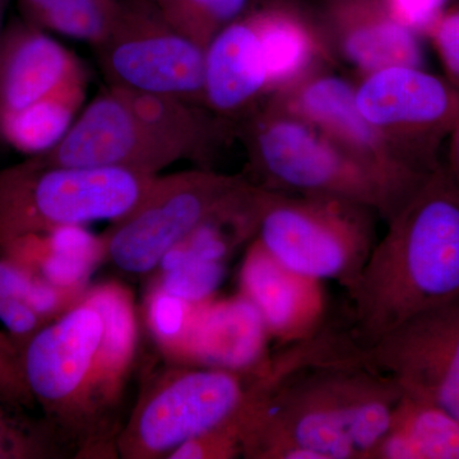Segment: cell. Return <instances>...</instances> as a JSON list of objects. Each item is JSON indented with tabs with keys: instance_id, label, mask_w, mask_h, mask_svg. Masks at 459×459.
<instances>
[{
	"instance_id": "cell-1",
	"label": "cell",
	"mask_w": 459,
	"mask_h": 459,
	"mask_svg": "<svg viewBox=\"0 0 459 459\" xmlns=\"http://www.w3.org/2000/svg\"><path fill=\"white\" fill-rule=\"evenodd\" d=\"M347 292L350 337L360 347L459 298V181L448 166L434 169L392 216Z\"/></svg>"
},
{
	"instance_id": "cell-2",
	"label": "cell",
	"mask_w": 459,
	"mask_h": 459,
	"mask_svg": "<svg viewBox=\"0 0 459 459\" xmlns=\"http://www.w3.org/2000/svg\"><path fill=\"white\" fill-rule=\"evenodd\" d=\"M262 188L347 199L367 205L386 222L397 212L385 186L322 129L264 100L235 124Z\"/></svg>"
},
{
	"instance_id": "cell-3",
	"label": "cell",
	"mask_w": 459,
	"mask_h": 459,
	"mask_svg": "<svg viewBox=\"0 0 459 459\" xmlns=\"http://www.w3.org/2000/svg\"><path fill=\"white\" fill-rule=\"evenodd\" d=\"M157 175L126 169L42 164L0 170V246L30 234L114 222L137 205Z\"/></svg>"
},
{
	"instance_id": "cell-4",
	"label": "cell",
	"mask_w": 459,
	"mask_h": 459,
	"mask_svg": "<svg viewBox=\"0 0 459 459\" xmlns=\"http://www.w3.org/2000/svg\"><path fill=\"white\" fill-rule=\"evenodd\" d=\"M255 371L179 368L147 385L117 437L124 459L166 458L193 437L212 431L246 407L264 380Z\"/></svg>"
},
{
	"instance_id": "cell-5",
	"label": "cell",
	"mask_w": 459,
	"mask_h": 459,
	"mask_svg": "<svg viewBox=\"0 0 459 459\" xmlns=\"http://www.w3.org/2000/svg\"><path fill=\"white\" fill-rule=\"evenodd\" d=\"M376 213L347 199L268 189L256 238L290 270L349 290L376 246Z\"/></svg>"
},
{
	"instance_id": "cell-6",
	"label": "cell",
	"mask_w": 459,
	"mask_h": 459,
	"mask_svg": "<svg viewBox=\"0 0 459 459\" xmlns=\"http://www.w3.org/2000/svg\"><path fill=\"white\" fill-rule=\"evenodd\" d=\"M247 181L208 168L157 175L137 205L100 237L105 261L129 274L156 271L169 250Z\"/></svg>"
},
{
	"instance_id": "cell-7",
	"label": "cell",
	"mask_w": 459,
	"mask_h": 459,
	"mask_svg": "<svg viewBox=\"0 0 459 459\" xmlns=\"http://www.w3.org/2000/svg\"><path fill=\"white\" fill-rule=\"evenodd\" d=\"M96 51L108 86L204 107L205 50L175 30L156 3L120 0Z\"/></svg>"
},
{
	"instance_id": "cell-8",
	"label": "cell",
	"mask_w": 459,
	"mask_h": 459,
	"mask_svg": "<svg viewBox=\"0 0 459 459\" xmlns=\"http://www.w3.org/2000/svg\"><path fill=\"white\" fill-rule=\"evenodd\" d=\"M102 334L101 313L82 296L21 350L27 386L44 413L45 427L72 455H77L81 412Z\"/></svg>"
},
{
	"instance_id": "cell-9",
	"label": "cell",
	"mask_w": 459,
	"mask_h": 459,
	"mask_svg": "<svg viewBox=\"0 0 459 459\" xmlns=\"http://www.w3.org/2000/svg\"><path fill=\"white\" fill-rule=\"evenodd\" d=\"M359 111L386 141L424 170L437 168L440 151L459 120V90L422 66L394 65L359 78Z\"/></svg>"
},
{
	"instance_id": "cell-10",
	"label": "cell",
	"mask_w": 459,
	"mask_h": 459,
	"mask_svg": "<svg viewBox=\"0 0 459 459\" xmlns=\"http://www.w3.org/2000/svg\"><path fill=\"white\" fill-rule=\"evenodd\" d=\"M349 364L385 374L404 394L459 421V298L419 314L369 346L353 343Z\"/></svg>"
},
{
	"instance_id": "cell-11",
	"label": "cell",
	"mask_w": 459,
	"mask_h": 459,
	"mask_svg": "<svg viewBox=\"0 0 459 459\" xmlns=\"http://www.w3.org/2000/svg\"><path fill=\"white\" fill-rule=\"evenodd\" d=\"M268 100L313 123L337 142L379 180L398 210L433 171L413 164L386 141L356 107L355 84L329 69Z\"/></svg>"
},
{
	"instance_id": "cell-12",
	"label": "cell",
	"mask_w": 459,
	"mask_h": 459,
	"mask_svg": "<svg viewBox=\"0 0 459 459\" xmlns=\"http://www.w3.org/2000/svg\"><path fill=\"white\" fill-rule=\"evenodd\" d=\"M84 298L104 319L89 388L81 412L75 458L119 457L117 442L122 407L138 347V313L132 290L117 281L89 286Z\"/></svg>"
},
{
	"instance_id": "cell-13",
	"label": "cell",
	"mask_w": 459,
	"mask_h": 459,
	"mask_svg": "<svg viewBox=\"0 0 459 459\" xmlns=\"http://www.w3.org/2000/svg\"><path fill=\"white\" fill-rule=\"evenodd\" d=\"M32 157L48 165L126 169L152 175L186 160L113 86L92 100L53 150Z\"/></svg>"
},
{
	"instance_id": "cell-14",
	"label": "cell",
	"mask_w": 459,
	"mask_h": 459,
	"mask_svg": "<svg viewBox=\"0 0 459 459\" xmlns=\"http://www.w3.org/2000/svg\"><path fill=\"white\" fill-rule=\"evenodd\" d=\"M310 7L334 65L359 78L386 66L424 68L421 36L398 20L389 0H316Z\"/></svg>"
},
{
	"instance_id": "cell-15",
	"label": "cell",
	"mask_w": 459,
	"mask_h": 459,
	"mask_svg": "<svg viewBox=\"0 0 459 459\" xmlns=\"http://www.w3.org/2000/svg\"><path fill=\"white\" fill-rule=\"evenodd\" d=\"M238 283L240 294L261 313L271 338L299 343L319 333L327 307L322 281L287 268L256 237L247 247Z\"/></svg>"
},
{
	"instance_id": "cell-16",
	"label": "cell",
	"mask_w": 459,
	"mask_h": 459,
	"mask_svg": "<svg viewBox=\"0 0 459 459\" xmlns=\"http://www.w3.org/2000/svg\"><path fill=\"white\" fill-rule=\"evenodd\" d=\"M270 332L246 296L204 301L195 307L192 325L175 364L231 371L262 369Z\"/></svg>"
},
{
	"instance_id": "cell-17",
	"label": "cell",
	"mask_w": 459,
	"mask_h": 459,
	"mask_svg": "<svg viewBox=\"0 0 459 459\" xmlns=\"http://www.w3.org/2000/svg\"><path fill=\"white\" fill-rule=\"evenodd\" d=\"M47 30L17 21L0 36V115L12 113L56 91L89 81L86 65Z\"/></svg>"
},
{
	"instance_id": "cell-18",
	"label": "cell",
	"mask_w": 459,
	"mask_h": 459,
	"mask_svg": "<svg viewBox=\"0 0 459 459\" xmlns=\"http://www.w3.org/2000/svg\"><path fill=\"white\" fill-rule=\"evenodd\" d=\"M270 95L264 54L250 8L205 48L204 107L235 126Z\"/></svg>"
},
{
	"instance_id": "cell-19",
	"label": "cell",
	"mask_w": 459,
	"mask_h": 459,
	"mask_svg": "<svg viewBox=\"0 0 459 459\" xmlns=\"http://www.w3.org/2000/svg\"><path fill=\"white\" fill-rule=\"evenodd\" d=\"M271 95L334 65L312 7L300 0H256L252 7Z\"/></svg>"
},
{
	"instance_id": "cell-20",
	"label": "cell",
	"mask_w": 459,
	"mask_h": 459,
	"mask_svg": "<svg viewBox=\"0 0 459 459\" xmlns=\"http://www.w3.org/2000/svg\"><path fill=\"white\" fill-rule=\"evenodd\" d=\"M0 256L51 285L82 294L93 271L105 261L101 238L82 225L13 238L0 246Z\"/></svg>"
},
{
	"instance_id": "cell-21",
	"label": "cell",
	"mask_w": 459,
	"mask_h": 459,
	"mask_svg": "<svg viewBox=\"0 0 459 459\" xmlns=\"http://www.w3.org/2000/svg\"><path fill=\"white\" fill-rule=\"evenodd\" d=\"M267 193V189L247 181L169 250L156 271L170 270L190 259L228 263L258 234Z\"/></svg>"
},
{
	"instance_id": "cell-22",
	"label": "cell",
	"mask_w": 459,
	"mask_h": 459,
	"mask_svg": "<svg viewBox=\"0 0 459 459\" xmlns=\"http://www.w3.org/2000/svg\"><path fill=\"white\" fill-rule=\"evenodd\" d=\"M369 459H459V421L437 404L403 394Z\"/></svg>"
},
{
	"instance_id": "cell-23",
	"label": "cell",
	"mask_w": 459,
	"mask_h": 459,
	"mask_svg": "<svg viewBox=\"0 0 459 459\" xmlns=\"http://www.w3.org/2000/svg\"><path fill=\"white\" fill-rule=\"evenodd\" d=\"M87 82L68 84L29 107L0 115V137L30 156L53 150L77 119Z\"/></svg>"
},
{
	"instance_id": "cell-24",
	"label": "cell",
	"mask_w": 459,
	"mask_h": 459,
	"mask_svg": "<svg viewBox=\"0 0 459 459\" xmlns=\"http://www.w3.org/2000/svg\"><path fill=\"white\" fill-rule=\"evenodd\" d=\"M26 20L48 31L99 48L108 38L120 0H18Z\"/></svg>"
},
{
	"instance_id": "cell-25",
	"label": "cell",
	"mask_w": 459,
	"mask_h": 459,
	"mask_svg": "<svg viewBox=\"0 0 459 459\" xmlns=\"http://www.w3.org/2000/svg\"><path fill=\"white\" fill-rule=\"evenodd\" d=\"M256 0H157L162 16L175 30L205 48Z\"/></svg>"
},
{
	"instance_id": "cell-26",
	"label": "cell",
	"mask_w": 459,
	"mask_h": 459,
	"mask_svg": "<svg viewBox=\"0 0 459 459\" xmlns=\"http://www.w3.org/2000/svg\"><path fill=\"white\" fill-rule=\"evenodd\" d=\"M197 305L186 303L156 286H151L148 291L147 327L160 351L174 364L192 325Z\"/></svg>"
},
{
	"instance_id": "cell-27",
	"label": "cell",
	"mask_w": 459,
	"mask_h": 459,
	"mask_svg": "<svg viewBox=\"0 0 459 459\" xmlns=\"http://www.w3.org/2000/svg\"><path fill=\"white\" fill-rule=\"evenodd\" d=\"M226 274V263L190 259L170 270L156 271L152 285L190 304L211 300Z\"/></svg>"
},
{
	"instance_id": "cell-28",
	"label": "cell",
	"mask_w": 459,
	"mask_h": 459,
	"mask_svg": "<svg viewBox=\"0 0 459 459\" xmlns=\"http://www.w3.org/2000/svg\"><path fill=\"white\" fill-rule=\"evenodd\" d=\"M241 455L240 412L231 421L188 440L168 459H231Z\"/></svg>"
},
{
	"instance_id": "cell-29",
	"label": "cell",
	"mask_w": 459,
	"mask_h": 459,
	"mask_svg": "<svg viewBox=\"0 0 459 459\" xmlns=\"http://www.w3.org/2000/svg\"><path fill=\"white\" fill-rule=\"evenodd\" d=\"M0 402L18 411L35 404L22 368L20 344L9 333L0 331Z\"/></svg>"
},
{
	"instance_id": "cell-30",
	"label": "cell",
	"mask_w": 459,
	"mask_h": 459,
	"mask_svg": "<svg viewBox=\"0 0 459 459\" xmlns=\"http://www.w3.org/2000/svg\"><path fill=\"white\" fill-rule=\"evenodd\" d=\"M425 38L430 41L444 78L459 90V2H453L437 17Z\"/></svg>"
},
{
	"instance_id": "cell-31",
	"label": "cell",
	"mask_w": 459,
	"mask_h": 459,
	"mask_svg": "<svg viewBox=\"0 0 459 459\" xmlns=\"http://www.w3.org/2000/svg\"><path fill=\"white\" fill-rule=\"evenodd\" d=\"M0 320L21 350L26 341L48 323L26 301L9 296H0Z\"/></svg>"
},
{
	"instance_id": "cell-32",
	"label": "cell",
	"mask_w": 459,
	"mask_h": 459,
	"mask_svg": "<svg viewBox=\"0 0 459 459\" xmlns=\"http://www.w3.org/2000/svg\"><path fill=\"white\" fill-rule=\"evenodd\" d=\"M395 16L425 38L437 17L455 0H389Z\"/></svg>"
},
{
	"instance_id": "cell-33",
	"label": "cell",
	"mask_w": 459,
	"mask_h": 459,
	"mask_svg": "<svg viewBox=\"0 0 459 459\" xmlns=\"http://www.w3.org/2000/svg\"><path fill=\"white\" fill-rule=\"evenodd\" d=\"M448 166L455 179L459 181V120L449 135L448 141Z\"/></svg>"
},
{
	"instance_id": "cell-34",
	"label": "cell",
	"mask_w": 459,
	"mask_h": 459,
	"mask_svg": "<svg viewBox=\"0 0 459 459\" xmlns=\"http://www.w3.org/2000/svg\"><path fill=\"white\" fill-rule=\"evenodd\" d=\"M8 0H0V36H2V20L4 16L5 8H7Z\"/></svg>"
},
{
	"instance_id": "cell-35",
	"label": "cell",
	"mask_w": 459,
	"mask_h": 459,
	"mask_svg": "<svg viewBox=\"0 0 459 459\" xmlns=\"http://www.w3.org/2000/svg\"><path fill=\"white\" fill-rule=\"evenodd\" d=\"M150 2L156 3V2H157V0H150Z\"/></svg>"
}]
</instances>
